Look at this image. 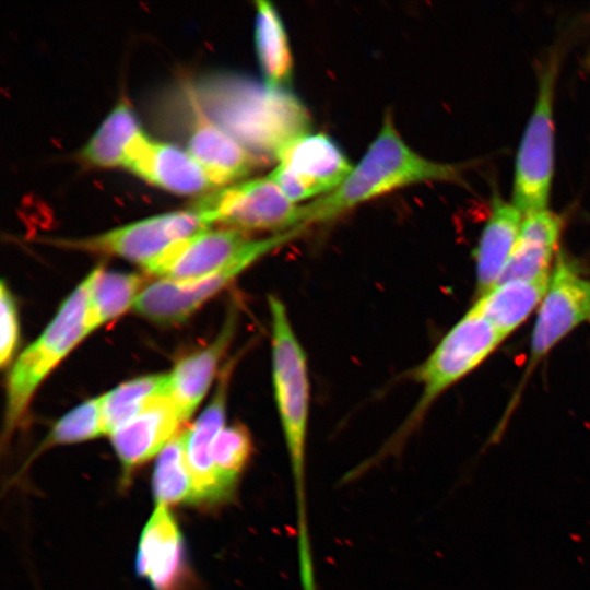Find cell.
Masks as SVG:
<instances>
[{"label":"cell","instance_id":"1","mask_svg":"<svg viewBox=\"0 0 590 590\" xmlns=\"http://www.w3.org/2000/svg\"><path fill=\"white\" fill-rule=\"evenodd\" d=\"M187 85L204 114L263 163L311 132L308 109L288 90L234 73L208 74Z\"/></svg>","mask_w":590,"mask_h":590},{"label":"cell","instance_id":"2","mask_svg":"<svg viewBox=\"0 0 590 590\" xmlns=\"http://www.w3.org/2000/svg\"><path fill=\"white\" fill-rule=\"evenodd\" d=\"M271 320V364L275 404L292 471L297 529L298 573L303 579L315 577L310 545L306 449L309 418V375L307 356L295 334L284 303L268 297Z\"/></svg>","mask_w":590,"mask_h":590},{"label":"cell","instance_id":"3","mask_svg":"<svg viewBox=\"0 0 590 590\" xmlns=\"http://www.w3.org/2000/svg\"><path fill=\"white\" fill-rule=\"evenodd\" d=\"M461 180L460 165L428 160L413 151L387 113L377 137L346 179L332 192L302 205L303 223L308 227L332 221L356 205L410 185Z\"/></svg>","mask_w":590,"mask_h":590},{"label":"cell","instance_id":"4","mask_svg":"<svg viewBox=\"0 0 590 590\" xmlns=\"http://www.w3.org/2000/svg\"><path fill=\"white\" fill-rule=\"evenodd\" d=\"M505 338L472 307L445 334L414 377L422 385L421 397L393 437L371 459L357 467L362 474L394 452L422 422L433 403L451 386L477 368Z\"/></svg>","mask_w":590,"mask_h":590},{"label":"cell","instance_id":"5","mask_svg":"<svg viewBox=\"0 0 590 590\" xmlns=\"http://www.w3.org/2000/svg\"><path fill=\"white\" fill-rule=\"evenodd\" d=\"M88 275L68 296L40 337L24 350L9 374L5 425L11 432L25 412L38 385L88 330Z\"/></svg>","mask_w":590,"mask_h":590},{"label":"cell","instance_id":"6","mask_svg":"<svg viewBox=\"0 0 590 590\" xmlns=\"http://www.w3.org/2000/svg\"><path fill=\"white\" fill-rule=\"evenodd\" d=\"M557 59L541 69L533 110L516 155L511 203L524 215L547 209L554 174Z\"/></svg>","mask_w":590,"mask_h":590},{"label":"cell","instance_id":"7","mask_svg":"<svg viewBox=\"0 0 590 590\" xmlns=\"http://www.w3.org/2000/svg\"><path fill=\"white\" fill-rule=\"evenodd\" d=\"M210 226L282 234L303 223L302 205L292 202L268 177L245 179L208 192L193 203Z\"/></svg>","mask_w":590,"mask_h":590},{"label":"cell","instance_id":"8","mask_svg":"<svg viewBox=\"0 0 590 590\" xmlns=\"http://www.w3.org/2000/svg\"><path fill=\"white\" fill-rule=\"evenodd\" d=\"M298 227L282 234L252 239L247 248L223 269L201 279L179 282L161 279L138 295L133 307L146 319L173 324L188 319L202 304L231 284L256 261L304 233Z\"/></svg>","mask_w":590,"mask_h":590},{"label":"cell","instance_id":"9","mask_svg":"<svg viewBox=\"0 0 590 590\" xmlns=\"http://www.w3.org/2000/svg\"><path fill=\"white\" fill-rule=\"evenodd\" d=\"M590 321V280L558 251L532 331L526 377L568 333Z\"/></svg>","mask_w":590,"mask_h":590},{"label":"cell","instance_id":"10","mask_svg":"<svg viewBox=\"0 0 590 590\" xmlns=\"http://www.w3.org/2000/svg\"><path fill=\"white\" fill-rule=\"evenodd\" d=\"M276 161L267 176L294 203L332 192L354 167L339 144L321 132L298 137Z\"/></svg>","mask_w":590,"mask_h":590},{"label":"cell","instance_id":"11","mask_svg":"<svg viewBox=\"0 0 590 590\" xmlns=\"http://www.w3.org/2000/svg\"><path fill=\"white\" fill-rule=\"evenodd\" d=\"M206 228L211 226L205 219L191 208L148 217L96 236L54 243L78 250L118 256L144 268L175 243Z\"/></svg>","mask_w":590,"mask_h":590},{"label":"cell","instance_id":"12","mask_svg":"<svg viewBox=\"0 0 590 590\" xmlns=\"http://www.w3.org/2000/svg\"><path fill=\"white\" fill-rule=\"evenodd\" d=\"M252 239L238 229L206 228L175 243L143 269L172 281L201 279L226 267Z\"/></svg>","mask_w":590,"mask_h":590},{"label":"cell","instance_id":"13","mask_svg":"<svg viewBox=\"0 0 590 590\" xmlns=\"http://www.w3.org/2000/svg\"><path fill=\"white\" fill-rule=\"evenodd\" d=\"M184 94L189 114L187 151L216 187L245 180L264 164L204 114L188 85L184 87Z\"/></svg>","mask_w":590,"mask_h":590},{"label":"cell","instance_id":"14","mask_svg":"<svg viewBox=\"0 0 590 590\" xmlns=\"http://www.w3.org/2000/svg\"><path fill=\"white\" fill-rule=\"evenodd\" d=\"M234 364L226 365L210 404L187 429L186 455L194 486V504L215 507L235 498L236 492L220 479L212 455L215 437L224 427L227 389Z\"/></svg>","mask_w":590,"mask_h":590},{"label":"cell","instance_id":"15","mask_svg":"<svg viewBox=\"0 0 590 590\" xmlns=\"http://www.w3.org/2000/svg\"><path fill=\"white\" fill-rule=\"evenodd\" d=\"M125 168L164 190L193 194L216 188L205 169L180 148L143 137L132 148Z\"/></svg>","mask_w":590,"mask_h":590},{"label":"cell","instance_id":"16","mask_svg":"<svg viewBox=\"0 0 590 590\" xmlns=\"http://www.w3.org/2000/svg\"><path fill=\"white\" fill-rule=\"evenodd\" d=\"M185 422L166 394L151 402L135 417L110 434L125 473L129 474L160 453L181 432L179 428Z\"/></svg>","mask_w":590,"mask_h":590},{"label":"cell","instance_id":"17","mask_svg":"<svg viewBox=\"0 0 590 590\" xmlns=\"http://www.w3.org/2000/svg\"><path fill=\"white\" fill-rule=\"evenodd\" d=\"M135 564L155 590L179 589L185 575L184 542L167 506L156 505L144 527Z\"/></svg>","mask_w":590,"mask_h":590},{"label":"cell","instance_id":"18","mask_svg":"<svg viewBox=\"0 0 590 590\" xmlns=\"http://www.w3.org/2000/svg\"><path fill=\"white\" fill-rule=\"evenodd\" d=\"M562 229V216L548 209L524 215L499 282L550 274L558 253Z\"/></svg>","mask_w":590,"mask_h":590},{"label":"cell","instance_id":"19","mask_svg":"<svg viewBox=\"0 0 590 590\" xmlns=\"http://www.w3.org/2000/svg\"><path fill=\"white\" fill-rule=\"evenodd\" d=\"M235 329L236 312L231 311L216 338L208 346L178 361L168 374V396L185 421L206 394L219 362L234 338Z\"/></svg>","mask_w":590,"mask_h":590},{"label":"cell","instance_id":"20","mask_svg":"<svg viewBox=\"0 0 590 590\" xmlns=\"http://www.w3.org/2000/svg\"><path fill=\"white\" fill-rule=\"evenodd\" d=\"M523 214L495 193L491 211L475 251V273L479 296L496 285L508 263Z\"/></svg>","mask_w":590,"mask_h":590},{"label":"cell","instance_id":"21","mask_svg":"<svg viewBox=\"0 0 590 590\" xmlns=\"http://www.w3.org/2000/svg\"><path fill=\"white\" fill-rule=\"evenodd\" d=\"M551 273L530 280L499 282L480 295L472 308L506 339L540 306Z\"/></svg>","mask_w":590,"mask_h":590},{"label":"cell","instance_id":"22","mask_svg":"<svg viewBox=\"0 0 590 590\" xmlns=\"http://www.w3.org/2000/svg\"><path fill=\"white\" fill-rule=\"evenodd\" d=\"M255 43L264 84L271 90H288L293 57L282 19L268 1H257Z\"/></svg>","mask_w":590,"mask_h":590},{"label":"cell","instance_id":"23","mask_svg":"<svg viewBox=\"0 0 590 590\" xmlns=\"http://www.w3.org/2000/svg\"><path fill=\"white\" fill-rule=\"evenodd\" d=\"M146 134L121 99L83 146L80 156L95 167H125L132 148Z\"/></svg>","mask_w":590,"mask_h":590},{"label":"cell","instance_id":"24","mask_svg":"<svg viewBox=\"0 0 590 590\" xmlns=\"http://www.w3.org/2000/svg\"><path fill=\"white\" fill-rule=\"evenodd\" d=\"M88 330L123 314L134 304L142 278L134 273L106 271L95 268L90 274Z\"/></svg>","mask_w":590,"mask_h":590},{"label":"cell","instance_id":"25","mask_svg":"<svg viewBox=\"0 0 590 590\" xmlns=\"http://www.w3.org/2000/svg\"><path fill=\"white\" fill-rule=\"evenodd\" d=\"M168 392L169 375H150L123 382L102 396L105 434H113Z\"/></svg>","mask_w":590,"mask_h":590},{"label":"cell","instance_id":"26","mask_svg":"<svg viewBox=\"0 0 590 590\" xmlns=\"http://www.w3.org/2000/svg\"><path fill=\"white\" fill-rule=\"evenodd\" d=\"M187 429L181 430L158 453L152 477L157 505L194 504V486L186 455Z\"/></svg>","mask_w":590,"mask_h":590},{"label":"cell","instance_id":"27","mask_svg":"<svg viewBox=\"0 0 590 590\" xmlns=\"http://www.w3.org/2000/svg\"><path fill=\"white\" fill-rule=\"evenodd\" d=\"M252 451L251 435L238 423L224 426L214 439L212 455L216 472L223 483L234 492L237 491Z\"/></svg>","mask_w":590,"mask_h":590},{"label":"cell","instance_id":"28","mask_svg":"<svg viewBox=\"0 0 590 590\" xmlns=\"http://www.w3.org/2000/svg\"><path fill=\"white\" fill-rule=\"evenodd\" d=\"M105 434L102 399L94 398L62 416L39 447V451L57 445L87 440Z\"/></svg>","mask_w":590,"mask_h":590},{"label":"cell","instance_id":"29","mask_svg":"<svg viewBox=\"0 0 590 590\" xmlns=\"http://www.w3.org/2000/svg\"><path fill=\"white\" fill-rule=\"evenodd\" d=\"M1 308V338H0V364L4 367L13 356L19 340V318L15 300L5 286L0 287Z\"/></svg>","mask_w":590,"mask_h":590}]
</instances>
